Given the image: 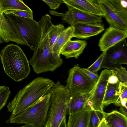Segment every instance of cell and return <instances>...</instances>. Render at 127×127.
Segmentation results:
<instances>
[{
    "mask_svg": "<svg viewBox=\"0 0 127 127\" xmlns=\"http://www.w3.org/2000/svg\"><path fill=\"white\" fill-rule=\"evenodd\" d=\"M10 41L27 46L20 33L14 28L0 7V44Z\"/></svg>",
    "mask_w": 127,
    "mask_h": 127,
    "instance_id": "12",
    "label": "cell"
},
{
    "mask_svg": "<svg viewBox=\"0 0 127 127\" xmlns=\"http://www.w3.org/2000/svg\"><path fill=\"white\" fill-rule=\"evenodd\" d=\"M87 44L85 40H70L63 46L60 54L65 56L66 59L74 57L77 59L83 52Z\"/></svg>",
    "mask_w": 127,
    "mask_h": 127,
    "instance_id": "17",
    "label": "cell"
},
{
    "mask_svg": "<svg viewBox=\"0 0 127 127\" xmlns=\"http://www.w3.org/2000/svg\"><path fill=\"white\" fill-rule=\"evenodd\" d=\"M120 92V84L119 82L114 84L108 83L103 99L104 106L114 104L119 96Z\"/></svg>",
    "mask_w": 127,
    "mask_h": 127,
    "instance_id": "21",
    "label": "cell"
},
{
    "mask_svg": "<svg viewBox=\"0 0 127 127\" xmlns=\"http://www.w3.org/2000/svg\"><path fill=\"white\" fill-rule=\"evenodd\" d=\"M65 29L63 25L60 24L57 25H52L48 34L50 47L52 49L56 42L61 33Z\"/></svg>",
    "mask_w": 127,
    "mask_h": 127,
    "instance_id": "23",
    "label": "cell"
},
{
    "mask_svg": "<svg viewBox=\"0 0 127 127\" xmlns=\"http://www.w3.org/2000/svg\"><path fill=\"white\" fill-rule=\"evenodd\" d=\"M50 104L45 124L48 127H59L68 114L67 105L71 95L67 86L58 81L50 92Z\"/></svg>",
    "mask_w": 127,
    "mask_h": 127,
    "instance_id": "3",
    "label": "cell"
},
{
    "mask_svg": "<svg viewBox=\"0 0 127 127\" xmlns=\"http://www.w3.org/2000/svg\"><path fill=\"white\" fill-rule=\"evenodd\" d=\"M43 127H48V126L47 125H45V126Z\"/></svg>",
    "mask_w": 127,
    "mask_h": 127,
    "instance_id": "39",
    "label": "cell"
},
{
    "mask_svg": "<svg viewBox=\"0 0 127 127\" xmlns=\"http://www.w3.org/2000/svg\"><path fill=\"white\" fill-rule=\"evenodd\" d=\"M127 117L120 112L113 110L105 112L104 119L109 127H127Z\"/></svg>",
    "mask_w": 127,
    "mask_h": 127,
    "instance_id": "19",
    "label": "cell"
},
{
    "mask_svg": "<svg viewBox=\"0 0 127 127\" xmlns=\"http://www.w3.org/2000/svg\"><path fill=\"white\" fill-rule=\"evenodd\" d=\"M50 92L21 113L11 115L5 121L7 123L25 124L33 127H43L45 124L50 104Z\"/></svg>",
    "mask_w": 127,
    "mask_h": 127,
    "instance_id": "4",
    "label": "cell"
},
{
    "mask_svg": "<svg viewBox=\"0 0 127 127\" xmlns=\"http://www.w3.org/2000/svg\"><path fill=\"white\" fill-rule=\"evenodd\" d=\"M0 57L5 73L15 81H21L29 75V61L18 45L12 44L6 46L1 51Z\"/></svg>",
    "mask_w": 127,
    "mask_h": 127,
    "instance_id": "2",
    "label": "cell"
},
{
    "mask_svg": "<svg viewBox=\"0 0 127 127\" xmlns=\"http://www.w3.org/2000/svg\"><path fill=\"white\" fill-rule=\"evenodd\" d=\"M74 30V27L71 26L65 28L52 48L53 52L60 56V51L64 45L71 38L75 37Z\"/></svg>",
    "mask_w": 127,
    "mask_h": 127,
    "instance_id": "20",
    "label": "cell"
},
{
    "mask_svg": "<svg viewBox=\"0 0 127 127\" xmlns=\"http://www.w3.org/2000/svg\"><path fill=\"white\" fill-rule=\"evenodd\" d=\"M127 30H124L109 26L107 28L100 38L98 46L103 52L126 39Z\"/></svg>",
    "mask_w": 127,
    "mask_h": 127,
    "instance_id": "13",
    "label": "cell"
},
{
    "mask_svg": "<svg viewBox=\"0 0 127 127\" xmlns=\"http://www.w3.org/2000/svg\"><path fill=\"white\" fill-rule=\"evenodd\" d=\"M94 88L88 93L71 95L67 105L69 114L87 109V102L93 94Z\"/></svg>",
    "mask_w": 127,
    "mask_h": 127,
    "instance_id": "16",
    "label": "cell"
},
{
    "mask_svg": "<svg viewBox=\"0 0 127 127\" xmlns=\"http://www.w3.org/2000/svg\"><path fill=\"white\" fill-rule=\"evenodd\" d=\"M110 26L127 30V8L121 0H97Z\"/></svg>",
    "mask_w": 127,
    "mask_h": 127,
    "instance_id": "7",
    "label": "cell"
},
{
    "mask_svg": "<svg viewBox=\"0 0 127 127\" xmlns=\"http://www.w3.org/2000/svg\"><path fill=\"white\" fill-rule=\"evenodd\" d=\"M34 71L37 74L48 71L53 72L63 63L60 56L53 52L49 44H39L29 61Z\"/></svg>",
    "mask_w": 127,
    "mask_h": 127,
    "instance_id": "5",
    "label": "cell"
},
{
    "mask_svg": "<svg viewBox=\"0 0 127 127\" xmlns=\"http://www.w3.org/2000/svg\"><path fill=\"white\" fill-rule=\"evenodd\" d=\"M127 64V45L126 39L120 41L106 51L100 69L111 70Z\"/></svg>",
    "mask_w": 127,
    "mask_h": 127,
    "instance_id": "9",
    "label": "cell"
},
{
    "mask_svg": "<svg viewBox=\"0 0 127 127\" xmlns=\"http://www.w3.org/2000/svg\"><path fill=\"white\" fill-rule=\"evenodd\" d=\"M55 83L52 80L38 77L21 89L7 104L11 115H17L25 110L40 98L49 92Z\"/></svg>",
    "mask_w": 127,
    "mask_h": 127,
    "instance_id": "1",
    "label": "cell"
},
{
    "mask_svg": "<svg viewBox=\"0 0 127 127\" xmlns=\"http://www.w3.org/2000/svg\"><path fill=\"white\" fill-rule=\"evenodd\" d=\"M79 69L95 84L99 77V76L97 73H93L88 70L86 68H82L80 67Z\"/></svg>",
    "mask_w": 127,
    "mask_h": 127,
    "instance_id": "30",
    "label": "cell"
},
{
    "mask_svg": "<svg viewBox=\"0 0 127 127\" xmlns=\"http://www.w3.org/2000/svg\"><path fill=\"white\" fill-rule=\"evenodd\" d=\"M111 70L117 78L118 82L127 86V71L126 68L121 66Z\"/></svg>",
    "mask_w": 127,
    "mask_h": 127,
    "instance_id": "25",
    "label": "cell"
},
{
    "mask_svg": "<svg viewBox=\"0 0 127 127\" xmlns=\"http://www.w3.org/2000/svg\"><path fill=\"white\" fill-rule=\"evenodd\" d=\"M112 73V70L106 69L101 71L94 87L93 94L87 102V110L103 111L104 97L108 79Z\"/></svg>",
    "mask_w": 127,
    "mask_h": 127,
    "instance_id": "10",
    "label": "cell"
},
{
    "mask_svg": "<svg viewBox=\"0 0 127 127\" xmlns=\"http://www.w3.org/2000/svg\"><path fill=\"white\" fill-rule=\"evenodd\" d=\"M109 77L108 80V83L111 84H114L118 82V79L113 73Z\"/></svg>",
    "mask_w": 127,
    "mask_h": 127,
    "instance_id": "32",
    "label": "cell"
},
{
    "mask_svg": "<svg viewBox=\"0 0 127 127\" xmlns=\"http://www.w3.org/2000/svg\"><path fill=\"white\" fill-rule=\"evenodd\" d=\"M67 7H71L88 13L102 16L104 14L96 0H63Z\"/></svg>",
    "mask_w": 127,
    "mask_h": 127,
    "instance_id": "15",
    "label": "cell"
},
{
    "mask_svg": "<svg viewBox=\"0 0 127 127\" xmlns=\"http://www.w3.org/2000/svg\"><path fill=\"white\" fill-rule=\"evenodd\" d=\"M98 127H109L107 125L103 119L99 125Z\"/></svg>",
    "mask_w": 127,
    "mask_h": 127,
    "instance_id": "35",
    "label": "cell"
},
{
    "mask_svg": "<svg viewBox=\"0 0 127 127\" xmlns=\"http://www.w3.org/2000/svg\"><path fill=\"white\" fill-rule=\"evenodd\" d=\"M11 93L8 86H5L0 93V111L6 104Z\"/></svg>",
    "mask_w": 127,
    "mask_h": 127,
    "instance_id": "28",
    "label": "cell"
},
{
    "mask_svg": "<svg viewBox=\"0 0 127 127\" xmlns=\"http://www.w3.org/2000/svg\"><path fill=\"white\" fill-rule=\"evenodd\" d=\"M42 1L46 3L49 6L50 9L55 10L58 8L60 5L63 3V0H42Z\"/></svg>",
    "mask_w": 127,
    "mask_h": 127,
    "instance_id": "31",
    "label": "cell"
},
{
    "mask_svg": "<svg viewBox=\"0 0 127 127\" xmlns=\"http://www.w3.org/2000/svg\"><path fill=\"white\" fill-rule=\"evenodd\" d=\"M79 67L76 64L69 70L66 85L71 95L90 93L95 85Z\"/></svg>",
    "mask_w": 127,
    "mask_h": 127,
    "instance_id": "8",
    "label": "cell"
},
{
    "mask_svg": "<svg viewBox=\"0 0 127 127\" xmlns=\"http://www.w3.org/2000/svg\"><path fill=\"white\" fill-rule=\"evenodd\" d=\"M0 7L2 12L9 10H23L32 11L22 0H0Z\"/></svg>",
    "mask_w": 127,
    "mask_h": 127,
    "instance_id": "22",
    "label": "cell"
},
{
    "mask_svg": "<svg viewBox=\"0 0 127 127\" xmlns=\"http://www.w3.org/2000/svg\"><path fill=\"white\" fill-rule=\"evenodd\" d=\"M90 111L85 109L69 114L67 127H88Z\"/></svg>",
    "mask_w": 127,
    "mask_h": 127,
    "instance_id": "18",
    "label": "cell"
},
{
    "mask_svg": "<svg viewBox=\"0 0 127 127\" xmlns=\"http://www.w3.org/2000/svg\"><path fill=\"white\" fill-rule=\"evenodd\" d=\"M104 111L91 110L88 127H98L104 118Z\"/></svg>",
    "mask_w": 127,
    "mask_h": 127,
    "instance_id": "24",
    "label": "cell"
},
{
    "mask_svg": "<svg viewBox=\"0 0 127 127\" xmlns=\"http://www.w3.org/2000/svg\"><path fill=\"white\" fill-rule=\"evenodd\" d=\"M14 28L20 33L31 50L34 51L40 41L41 29L39 22L33 19L5 15Z\"/></svg>",
    "mask_w": 127,
    "mask_h": 127,
    "instance_id": "6",
    "label": "cell"
},
{
    "mask_svg": "<svg viewBox=\"0 0 127 127\" xmlns=\"http://www.w3.org/2000/svg\"><path fill=\"white\" fill-rule=\"evenodd\" d=\"M127 98L122 99L121 101V105L127 106Z\"/></svg>",
    "mask_w": 127,
    "mask_h": 127,
    "instance_id": "36",
    "label": "cell"
},
{
    "mask_svg": "<svg viewBox=\"0 0 127 127\" xmlns=\"http://www.w3.org/2000/svg\"><path fill=\"white\" fill-rule=\"evenodd\" d=\"M120 110L121 113L124 115L126 117L127 116V106H124L122 105L120 106Z\"/></svg>",
    "mask_w": 127,
    "mask_h": 127,
    "instance_id": "33",
    "label": "cell"
},
{
    "mask_svg": "<svg viewBox=\"0 0 127 127\" xmlns=\"http://www.w3.org/2000/svg\"><path fill=\"white\" fill-rule=\"evenodd\" d=\"M3 13L5 15L11 14L25 18L33 19L32 11L21 10H9L4 12Z\"/></svg>",
    "mask_w": 127,
    "mask_h": 127,
    "instance_id": "26",
    "label": "cell"
},
{
    "mask_svg": "<svg viewBox=\"0 0 127 127\" xmlns=\"http://www.w3.org/2000/svg\"><path fill=\"white\" fill-rule=\"evenodd\" d=\"M106 51L102 52L97 59L90 66L86 68L88 70L95 73L100 68V67L105 56Z\"/></svg>",
    "mask_w": 127,
    "mask_h": 127,
    "instance_id": "27",
    "label": "cell"
},
{
    "mask_svg": "<svg viewBox=\"0 0 127 127\" xmlns=\"http://www.w3.org/2000/svg\"><path fill=\"white\" fill-rule=\"evenodd\" d=\"M71 26L74 28L75 37L78 39H86L99 34L104 30L101 23H77Z\"/></svg>",
    "mask_w": 127,
    "mask_h": 127,
    "instance_id": "14",
    "label": "cell"
},
{
    "mask_svg": "<svg viewBox=\"0 0 127 127\" xmlns=\"http://www.w3.org/2000/svg\"><path fill=\"white\" fill-rule=\"evenodd\" d=\"M19 127H33L32 126L29 125H26L24 126Z\"/></svg>",
    "mask_w": 127,
    "mask_h": 127,
    "instance_id": "38",
    "label": "cell"
},
{
    "mask_svg": "<svg viewBox=\"0 0 127 127\" xmlns=\"http://www.w3.org/2000/svg\"><path fill=\"white\" fill-rule=\"evenodd\" d=\"M66 117L64 118L59 127H67Z\"/></svg>",
    "mask_w": 127,
    "mask_h": 127,
    "instance_id": "34",
    "label": "cell"
},
{
    "mask_svg": "<svg viewBox=\"0 0 127 127\" xmlns=\"http://www.w3.org/2000/svg\"><path fill=\"white\" fill-rule=\"evenodd\" d=\"M120 92L119 96L114 104L116 106H120L121 105V101L123 99L127 98V86L120 83Z\"/></svg>",
    "mask_w": 127,
    "mask_h": 127,
    "instance_id": "29",
    "label": "cell"
},
{
    "mask_svg": "<svg viewBox=\"0 0 127 127\" xmlns=\"http://www.w3.org/2000/svg\"><path fill=\"white\" fill-rule=\"evenodd\" d=\"M68 10L65 13L51 10V14L61 17L63 21L71 26L77 23H101L103 16L91 14L74 8L68 6Z\"/></svg>",
    "mask_w": 127,
    "mask_h": 127,
    "instance_id": "11",
    "label": "cell"
},
{
    "mask_svg": "<svg viewBox=\"0 0 127 127\" xmlns=\"http://www.w3.org/2000/svg\"><path fill=\"white\" fill-rule=\"evenodd\" d=\"M5 86H0V93L4 88Z\"/></svg>",
    "mask_w": 127,
    "mask_h": 127,
    "instance_id": "37",
    "label": "cell"
}]
</instances>
